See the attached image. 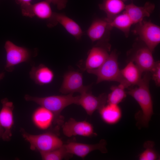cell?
Segmentation results:
<instances>
[{
  "mask_svg": "<svg viewBox=\"0 0 160 160\" xmlns=\"http://www.w3.org/2000/svg\"><path fill=\"white\" fill-rule=\"evenodd\" d=\"M151 79L150 72H145L138 87L131 88L127 92L137 102L141 112L136 116L140 125L147 127L154 114L152 100L149 89V82Z\"/></svg>",
  "mask_w": 160,
  "mask_h": 160,
  "instance_id": "1",
  "label": "cell"
},
{
  "mask_svg": "<svg viewBox=\"0 0 160 160\" xmlns=\"http://www.w3.org/2000/svg\"><path fill=\"white\" fill-rule=\"evenodd\" d=\"M79 96H73V93L44 97L26 95L24 98L27 101L34 102L51 111L54 116V121L60 124L62 122L60 116L61 112L69 105L72 104L77 105Z\"/></svg>",
  "mask_w": 160,
  "mask_h": 160,
  "instance_id": "2",
  "label": "cell"
},
{
  "mask_svg": "<svg viewBox=\"0 0 160 160\" xmlns=\"http://www.w3.org/2000/svg\"><path fill=\"white\" fill-rule=\"evenodd\" d=\"M21 134L25 140L28 142L31 149L40 153L50 151L62 146V140L56 134L50 132L37 135L30 134L23 129Z\"/></svg>",
  "mask_w": 160,
  "mask_h": 160,
  "instance_id": "3",
  "label": "cell"
},
{
  "mask_svg": "<svg viewBox=\"0 0 160 160\" xmlns=\"http://www.w3.org/2000/svg\"><path fill=\"white\" fill-rule=\"evenodd\" d=\"M116 51H112L104 63L98 68L87 71L97 77V84L105 81H116L120 83L121 77Z\"/></svg>",
  "mask_w": 160,
  "mask_h": 160,
  "instance_id": "4",
  "label": "cell"
},
{
  "mask_svg": "<svg viewBox=\"0 0 160 160\" xmlns=\"http://www.w3.org/2000/svg\"><path fill=\"white\" fill-rule=\"evenodd\" d=\"M134 33L153 52L160 42V27L150 21L143 20L137 24Z\"/></svg>",
  "mask_w": 160,
  "mask_h": 160,
  "instance_id": "5",
  "label": "cell"
},
{
  "mask_svg": "<svg viewBox=\"0 0 160 160\" xmlns=\"http://www.w3.org/2000/svg\"><path fill=\"white\" fill-rule=\"evenodd\" d=\"M111 47L108 41H98L89 51L82 69L87 71L100 67L108 58Z\"/></svg>",
  "mask_w": 160,
  "mask_h": 160,
  "instance_id": "6",
  "label": "cell"
},
{
  "mask_svg": "<svg viewBox=\"0 0 160 160\" xmlns=\"http://www.w3.org/2000/svg\"><path fill=\"white\" fill-rule=\"evenodd\" d=\"M152 52L143 42L135 44L129 52L130 61L133 62L143 72H150L156 62Z\"/></svg>",
  "mask_w": 160,
  "mask_h": 160,
  "instance_id": "7",
  "label": "cell"
},
{
  "mask_svg": "<svg viewBox=\"0 0 160 160\" xmlns=\"http://www.w3.org/2000/svg\"><path fill=\"white\" fill-rule=\"evenodd\" d=\"M4 48L6 52L5 69L8 71H12L15 66L30 59V54L27 48L17 46L10 41H6Z\"/></svg>",
  "mask_w": 160,
  "mask_h": 160,
  "instance_id": "8",
  "label": "cell"
},
{
  "mask_svg": "<svg viewBox=\"0 0 160 160\" xmlns=\"http://www.w3.org/2000/svg\"><path fill=\"white\" fill-rule=\"evenodd\" d=\"M91 87V85H84L82 73L77 71H71L64 75L60 91L64 94L76 92L81 94L89 90Z\"/></svg>",
  "mask_w": 160,
  "mask_h": 160,
  "instance_id": "9",
  "label": "cell"
},
{
  "mask_svg": "<svg viewBox=\"0 0 160 160\" xmlns=\"http://www.w3.org/2000/svg\"><path fill=\"white\" fill-rule=\"evenodd\" d=\"M62 129L63 134L68 137L76 135L90 137L97 135L90 123L86 121H77L73 118L63 124Z\"/></svg>",
  "mask_w": 160,
  "mask_h": 160,
  "instance_id": "10",
  "label": "cell"
},
{
  "mask_svg": "<svg viewBox=\"0 0 160 160\" xmlns=\"http://www.w3.org/2000/svg\"><path fill=\"white\" fill-rule=\"evenodd\" d=\"M2 107L0 110V125L4 130L1 137L4 141H8L12 135V129L14 124L13 103L7 98L1 100Z\"/></svg>",
  "mask_w": 160,
  "mask_h": 160,
  "instance_id": "11",
  "label": "cell"
},
{
  "mask_svg": "<svg viewBox=\"0 0 160 160\" xmlns=\"http://www.w3.org/2000/svg\"><path fill=\"white\" fill-rule=\"evenodd\" d=\"M106 145V141L104 139L101 140L99 143L93 144L73 142L64 144L68 153L75 155L83 159L90 152L96 150H98L102 153H107L108 151Z\"/></svg>",
  "mask_w": 160,
  "mask_h": 160,
  "instance_id": "12",
  "label": "cell"
},
{
  "mask_svg": "<svg viewBox=\"0 0 160 160\" xmlns=\"http://www.w3.org/2000/svg\"><path fill=\"white\" fill-rule=\"evenodd\" d=\"M107 96L103 93L95 96L89 90L84 92L79 95L77 105H81L87 113L91 116L96 110H99L107 102Z\"/></svg>",
  "mask_w": 160,
  "mask_h": 160,
  "instance_id": "13",
  "label": "cell"
},
{
  "mask_svg": "<svg viewBox=\"0 0 160 160\" xmlns=\"http://www.w3.org/2000/svg\"><path fill=\"white\" fill-rule=\"evenodd\" d=\"M49 20L47 25L49 27H53L59 23L77 39H80L83 34V32L79 25L63 13L53 12L51 17Z\"/></svg>",
  "mask_w": 160,
  "mask_h": 160,
  "instance_id": "14",
  "label": "cell"
},
{
  "mask_svg": "<svg viewBox=\"0 0 160 160\" xmlns=\"http://www.w3.org/2000/svg\"><path fill=\"white\" fill-rule=\"evenodd\" d=\"M50 3L45 0L34 4L21 7L22 13L25 16L32 17L36 16L38 17L49 20L53 12L50 7Z\"/></svg>",
  "mask_w": 160,
  "mask_h": 160,
  "instance_id": "15",
  "label": "cell"
},
{
  "mask_svg": "<svg viewBox=\"0 0 160 160\" xmlns=\"http://www.w3.org/2000/svg\"><path fill=\"white\" fill-rule=\"evenodd\" d=\"M155 8L154 4L146 2L144 6L139 7L133 2L126 5L124 11L129 17L133 24H137L143 20L145 17H149Z\"/></svg>",
  "mask_w": 160,
  "mask_h": 160,
  "instance_id": "16",
  "label": "cell"
},
{
  "mask_svg": "<svg viewBox=\"0 0 160 160\" xmlns=\"http://www.w3.org/2000/svg\"><path fill=\"white\" fill-rule=\"evenodd\" d=\"M112 29L105 18L94 20L87 31V35L92 42L108 41L105 37Z\"/></svg>",
  "mask_w": 160,
  "mask_h": 160,
  "instance_id": "17",
  "label": "cell"
},
{
  "mask_svg": "<svg viewBox=\"0 0 160 160\" xmlns=\"http://www.w3.org/2000/svg\"><path fill=\"white\" fill-rule=\"evenodd\" d=\"M143 73L133 62L130 60L125 67L120 70L122 80L120 84L126 88L137 85L142 78Z\"/></svg>",
  "mask_w": 160,
  "mask_h": 160,
  "instance_id": "18",
  "label": "cell"
},
{
  "mask_svg": "<svg viewBox=\"0 0 160 160\" xmlns=\"http://www.w3.org/2000/svg\"><path fill=\"white\" fill-rule=\"evenodd\" d=\"M29 75L30 78L36 84L40 85L50 83L55 76L53 71L42 64L37 67L33 66L29 72Z\"/></svg>",
  "mask_w": 160,
  "mask_h": 160,
  "instance_id": "19",
  "label": "cell"
},
{
  "mask_svg": "<svg viewBox=\"0 0 160 160\" xmlns=\"http://www.w3.org/2000/svg\"><path fill=\"white\" fill-rule=\"evenodd\" d=\"M98 111L102 120L108 124H116L122 117V111L118 105L108 103Z\"/></svg>",
  "mask_w": 160,
  "mask_h": 160,
  "instance_id": "20",
  "label": "cell"
},
{
  "mask_svg": "<svg viewBox=\"0 0 160 160\" xmlns=\"http://www.w3.org/2000/svg\"><path fill=\"white\" fill-rule=\"evenodd\" d=\"M125 6L122 0H103L98 5L99 9L106 13L105 19L109 23L124 9Z\"/></svg>",
  "mask_w": 160,
  "mask_h": 160,
  "instance_id": "21",
  "label": "cell"
},
{
  "mask_svg": "<svg viewBox=\"0 0 160 160\" xmlns=\"http://www.w3.org/2000/svg\"><path fill=\"white\" fill-rule=\"evenodd\" d=\"M54 119L53 113L41 106L35 110L32 115V120L34 124L42 129H46L49 127Z\"/></svg>",
  "mask_w": 160,
  "mask_h": 160,
  "instance_id": "22",
  "label": "cell"
},
{
  "mask_svg": "<svg viewBox=\"0 0 160 160\" xmlns=\"http://www.w3.org/2000/svg\"><path fill=\"white\" fill-rule=\"evenodd\" d=\"M109 23L112 29L113 27L118 28L127 37L129 36L131 26L133 24L129 16L124 11L122 13L117 15Z\"/></svg>",
  "mask_w": 160,
  "mask_h": 160,
  "instance_id": "23",
  "label": "cell"
},
{
  "mask_svg": "<svg viewBox=\"0 0 160 160\" xmlns=\"http://www.w3.org/2000/svg\"><path fill=\"white\" fill-rule=\"evenodd\" d=\"M126 88L122 84L112 86L111 87V91L107 96L108 103L118 105L126 97Z\"/></svg>",
  "mask_w": 160,
  "mask_h": 160,
  "instance_id": "24",
  "label": "cell"
},
{
  "mask_svg": "<svg viewBox=\"0 0 160 160\" xmlns=\"http://www.w3.org/2000/svg\"><path fill=\"white\" fill-rule=\"evenodd\" d=\"M155 143L151 141H147L144 143L145 150L139 156L140 160H155L159 157V155L154 148Z\"/></svg>",
  "mask_w": 160,
  "mask_h": 160,
  "instance_id": "25",
  "label": "cell"
},
{
  "mask_svg": "<svg viewBox=\"0 0 160 160\" xmlns=\"http://www.w3.org/2000/svg\"><path fill=\"white\" fill-rule=\"evenodd\" d=\"M40 153L42 159L44 160H61L70 154L67 152L64 144L56 149Z\"/></svg>",
  "mask_w": 160,
  "mask_h": 160,
  "instance_id": "26",
  "label": "cell"
},
{
  "mask_svg": "<svg viewBox=\"0 0 160 160\" xmlns=\"http://www.w3.org/2000/svg\"><path fill=\"white\" fill-rule=\"evenodd\" d=\"M151 78L154 81L156 85L159 87L160 85V63L159 61L156 62L155 64L150 72Z\"/></svg>",
  "mask_w": 160,
  "mask_h": 160,
  "instance_id": "27",
  "label": "cell"
},
{
  "mask_svg": "<svg viewBox=\"0 0 160 160\" xmlns=\"http://www.w3.org/2000/svg\"><path fill=\"white\" fill-rule=\"evenodd\" d=\"M51 3L56 5L58 10H62L66 7L68 0H47Z\"/></svg>",
  "mask_w": 160,
  "mask_h": 160,
  "instance_id": "28",
  "label": "cell"
},
{
  "mask_svg": "<svg viewBox=\"0 0 160 160\" xmlns=\"http://www.w3.org/2000/svg\"><path fill=\"white\" fill-rule=\"evenodd\" d=\"M32 0H16V2L20 5L21 7L28 6L31 4Z\"/></svg>",
  "mask_w": 160,
  "mask_h": 160,
  "instance_id": "29",
  "label": "cell"
},
{
  "mask_svg": "<svg viewBox=\"0 0 160 160\" xmlns=\"http://www.w3.org/2000/svg\"><path fill=\"white\" fill-rule=\"evenodd\" d=\"M4 132V130L2 127L0 125V138H1Z\"/></svg>",
  "mask_w": 160,
  "mask_h": 160,
  "instance_id": "30",
  "label": "cell"
},
{
  "mask_svg": "<svg viewBox=\"0 0 160 160\" xmlns=\"http://www.w3.org/2000/svg\"><path fill=\"white\" fill-rule=\"evenodd\" d=\"M5 76V73H0V80L2 79Z\"/></svg>",
  "mask_w": 160,
  "mask_h": 160,
  "instance_id": "31",
  "label": "cell"
},
{
  "mask_svg": "<svg viewBox=\"0 0 160 160\" xmlns=\"http://www.w3.org/2000/svg\"><path fill=\"white\" fill-rule=\"evenodd\" d=\"M123 0L124 2H125V1H127V0Z\"/></svg>",
  "mask_w": 160,
  "mask_h": 160,
  "instance_id": "32",
  "label": "cell"
}]
</instances>
